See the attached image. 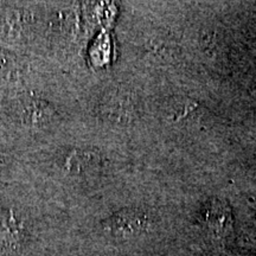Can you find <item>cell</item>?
Returning <instances> with one entry per match:
<instances>
[{"instance_id": "6da1fadb", "label": "cell", "mask_w": 256, "mask_h": 256, "mask_svg": "<svg viewBox=\"0 0 256 256\" xmlns=\"http://www.w3.org/2000/svg\"><path fill=\"white\" fill-rule=\"evenodd\" d=\"M66 121L68 112L46 83L0 98V127L25 151L58 134Z\"/></svg>"}, {"instance_id": "7a4b0ae2", "label": "cell", "mask_w": 256, "mask_h": 256, "mask_svg": "<svg viewBox=\"0 0 256 256\" xmlns=\"http://www.w3.org/2000/svg\"><path fill=\"white\" fill-rule=\"evenodd\" d=\"M40 190L28 177L0 186V256H31L40 228Z\"/></svg>"}, {"instance_id": "3957f363", "label": "cell", "mask_w": 256, "mask_h": 256, "mask_svg": "<svg viewBox=\"0 0 256 256\" xmlns=\"http://www.w3.org/2000/svg\"><path fill=\"white\" fill-rule=\"evenodd\" d=\"M49 2H0V46L40 57L48 46Z\"/></svg>"}, {"instance_id": "277c9868", "label": "cell", "mask_w": 256, "mask_h": 256, "mask_svg": "<svg viewBox=\"0 0 256 256\" xmlns=\"http://www.w3.org/2000/svg\"><path fill=\"white\" fill-rule=\"evenodd\" d=\"M46 69L40 57L0 46V98L46 82Z\"/></svg>"}, {"instance_id": "5b68a950", "label": "cell", "mask_w": 256, "mask_h": 256, "mask_svg": "<svg viewBox=\"0 0 256 256\" xmlns=\"http://www.w3.org/2000/svg\"><path fill=\"white\" fill-rule=\"evenodd\" d=\"M23 147L0 127V186L28 177Z\"/></svg>"}, {"instance_id": "8992f818", "label": "cell", "mask_w": 256, "mask_h": 256, "mask_svg": "<svg viewBox=\"0 0 256 256\" xmlns=\"http://www.w3.org/2000/svg\"><path fill=\"white\" fill-rule=\"evenodd\" d=\"M147 223L145 214L139 210H121L104 224V229L115 236H127L142 232Z\"/></svg>"}]
</instances>
